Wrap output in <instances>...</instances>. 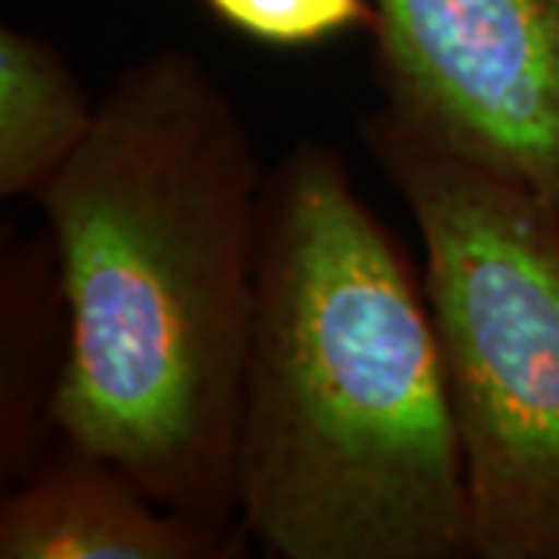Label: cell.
Instances as JSON below:
<instances>
[{
  "mask_svg": "<svg viewBox=\"0 0 559 559\" xmlns=\"http://www.w3.org/2000/svg\"><path fill=\"white\" fill-rule=\"evenodd\" d=\"M267 175L237 103L153 50L38 193L66 296L53 426L162 507L237 522V441Z\"/></svg>",
  "mask_w": 559,
  "mask_h": 559,
  "instance_id": "6da1fadb",
  "label": "cell"
},
{
  "mask_svg": "<svg viewBox=\"0 0 559 559\" xmlns=\"http://www.w3.org/2000/svg\"><path fill=\"white\" fill-rule=\"evenodd\" d=\"M237 522L280 559L473 557L426 283L320 140L267 171Z\"/></svg>",
  "mask_w": 559,
  "mask_h": 559,
  "instance_id": "7a4b0ae2",
  "label": "cell"
},
{
  "mask_svg": "<svg viewBox=\"0 0 559 559\" xmlns=\"http://www.w3.org/2000/svg\"><path fill=\"white\" fill-rule=\"evenodd\" d=\"M360 134L423 240L473 557L559 559V200L423 140L385 106Z\"/></svg>",
  "mask_w": 559,
  "mask_h": 559,
  "instance_id": "3957f363",
  "label": "cell"
},
{
  "mask_svg": "<svg viewBox=\"0 0 559 559\" xmlns=\"http://www.w3.org/2000/svg\"><path fill=\"white\" fill-rule=\"evenodd\" d=\"M385 109L559 200V0H370Z\"/></svg>",
  "mask_w": 559,
  "mask_h": 559,
  "instance_id": "277c9868",
  "label": "cell"
},
{
  "mask_svg": "<svg viewBox=\"0 0 559 559\" xmlns=\"http://www.w3.org/2000/svg\"><path fill=\"white\" fill-rule=\"evenodd\" d=\"M227 528L153 500L112 460L62 441L0 503V559H221Z\"/></svg>",
  "mask_w": 559,
  "mask_h": 559,
  "instance_id": "5b68a950",
  "label": "cell"
},
{
  "mask_svg": "<svg viewBox=\"0 0 559 559\" xmlns=\"http://www.w3.org/2000/svg\"><path fill=\"white\" fill-rule=\"evenodd\" d=\"M66 296L53 242H25L3 261V380H0V466L22 479L35 466L44 426L53 423L66 358Z\"/></svg>",
  "mask_w": 559,
  "mask_h": 559,
  "instance_id": "8992f818",
  "label": "cell"
},
{
  "mask_svg": "<svg viewBox=\"0 0 559 559\" xmlns=\"http://www.w3.org/2000/svg\"><path fill=\"white\" fill-rule=\"evenodd\" d=\"M97 103L53 44L13 25L0 28V197L22 200L79 153Z\"/></svg>",
  "mask_w": 559,
  "mask_h": 559,
  "instance_id": "52a82bcc",
  "label": "cell"
},
{
  "mask_svg": "<svg viewBox=\"0 0 559 559\" xmlns=\"http://www.w3.org/2000/svg\"><path fill=\"white\" fill-rule=\"evenodd\" d=\"M212 16L246 38L301 50L345 35L352 28H373L370 0H205Z\"/></svg>",
  "mask_w": 559,
  "mask_h": 559,
  "instance_id": "ba28073f",
  "label": "cell"
}]
</instances>
